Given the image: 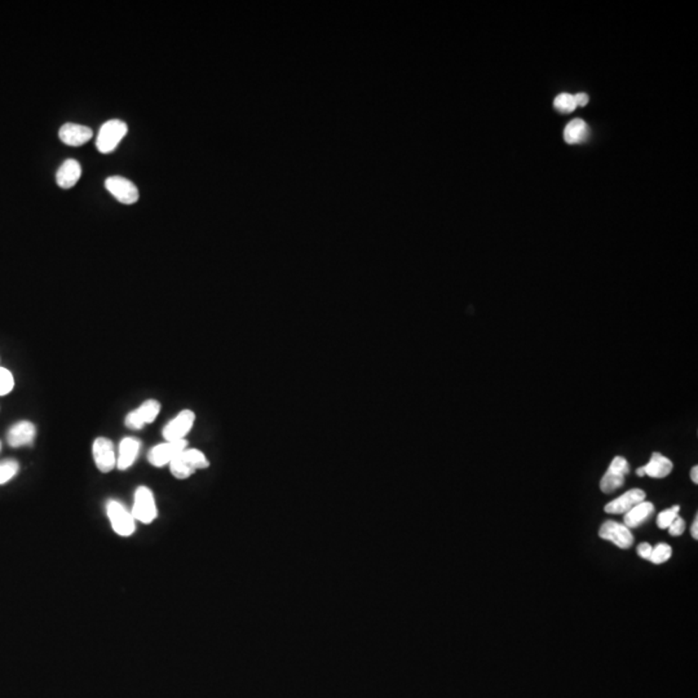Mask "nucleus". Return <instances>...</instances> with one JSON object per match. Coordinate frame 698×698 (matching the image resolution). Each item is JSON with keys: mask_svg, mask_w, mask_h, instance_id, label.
<instances>
[{"mask_svg": "<svg viewBox=\"0 0 698 698\" xmlns=\"http://www.w3.org/2000/svg\"><path fill=\"white\" fill-rule=\"evenodd\" d=\"M132 516L143 524H152L158 516L154 494L146 486H138L135 492Z\"/></svg>", "mask_w": 698, "mask_h": 698, "instance_id": "20e7f679", "label": "nucleus"}, {"mask_svg": "<svg viewBox=\"0 0 698 698\" xmlns=\"http://www.w3.org/2000/svg\"><path fill=\"white\" fill-rule=\"evenodd\" d=\"M59 135H60L61 141L64 144L69 145V146H80V145L88 143L92 138L94 132L90 127L76 124V123H66L60 128Z\"/></svg>", "mask_w": 698, "mask_h": 698, "instance_id": "2eb2a0df", "label": "nucleus"}, {"mask_svg": "<svg viewBox=\"0 0 698 698\" xmlns=\"http://www.w3.org/2000/svg\"><path fill=\"white\" fill-rule=\"evenodd\" d=\"M128 127L124 122L120 120H111L105 122L97 135L96 146L99 152L103 154L113 153L115 148L120 145L122 138L126 136Z\"/></svg>", "mask_w": 698, "mask_h": 698, "instance_id": "f03ea898", "label": "nucleus"}, {"mask_svg": "<svg viewBox=\"0 0 698 698\" xmlns=\"http://www.w3.org/2000/svg\"><path fill=\"white\" fill-rule=\"evenodd\" d=\"M169 466L172 476L179 480H187L189 477L193 476L197 471L208 469L210 460H207L205 453L198 449L187 448L184 452L180 453Z\"/></svg>", "mask_w": 698, "mask_h": 698, "instance_id": "f257e3e1", "label": "nucleus"}, {"mask_svg": "<svg viewBox=\"0 0 698 698\" xmlns=\"http://www.w3.org/2000/svg\"><path fill=\"white\" fill-rule=\"evenodd\" d=\"M18 466L16 460H3L0 462V485L9 483L18 473Z\"/></svg>", "mask_w": 698, "mask_h": 698, "instance_id": "aec40b11", "label": "nucleus"}, {"mask_svg": "<svg viewBox=\"0 0 698 698\" xmlns=\"http://www.w3.org/2000/svg\"><path fill=\"white\" fill-rule=\"evenodd\" d=\"M140 449H141V443L136 437H124L120 443V453L117 455V469L126 471L132 467L138 457Z\"/></svg>", "mask_w": 698, "mask_h": 698, "instance_id": "dca6fc26", "label": "nucleus"}, {"mask_svg": "<svg viewBox=\"0 0 698 698\" xmlns=\"http://www.w3.org/2000/svg\"><path fill=\"white\" fill-rule=\"evenodd\" d=\"M599 536L605 541H611L614 545L623 550L630 548L634 545V536L626 525L615 521H605L599 529Z\"/></svg>", "mask_w": 698, "mask_h": 698, "instance_id": "9b49d317", "label": "nucleus"}, {"mask_svg": "<svg viewBox=\"0 0 698 698\" xmlns=\"http://www.w3.org/2000/svg\"><path fill=\"white\" fill-rule=\"evenodd\" d=\"M36 436L34 423L29 420H21L9 428L7 441L12 448H22L33 445Z\"/></svg>", "mask_w": 698, "mask_h": 698, "instance_id": "f8f14e48", "label": "nucleus"}, {"mask_svg": "<svg viewBox=\"0 0 698 698\" xmlns=\"http://www.w3.org/2000/svg\"><path fill=\"white\" fill-rule=\"evenodd\" d=\"M106 513L111 520V528L120 536H131L136 530V520L132 516V512L118 502L109 501L106 504Z\"/></svg>", "mask_w": 698, "mask_h": 698, "instance_id": "7ed1b4c3", "label": "nucleus"}, {"mask_svg": "<svg viewBox=\"0 0 698 698\" xmlns=\"http://www.w3.org/2000/svg\"><path fill=\"white\" fill-rule=\"evenodd\" d=\"M671 555H673V550L670 546L666 545V543H658L656 547H653L649 562H653V564H664L667 560H670Z\"/></svg>", "mask_w": 698, "mask_h": 698, "instance_id": "412c9836", "label": "nucleus"}, {"mask_svg": "<svg viewBox=\"0 0 698 698\" xmlns=\"http://www.w3.org/2000/svg\"><path fill=\"white\" fill-rule=\"evenodd\" d=\"M629 472L630 467L627 460L623 457H615L600 481V489L603 490V493H613L614 490L620 489L625 483V476Z\"/></svg>", "mask_w": 698, "mask_h": 698, "instance_id": "1a4fd4ad", "label": "nucleus"}, {"mask_svg": "<svg viewBox=\"0 0 698 698\" xmlns=\"http://www.w3.org/2000/svg\"><path fill=\"white\" fill-rule=\"evenodd\" d=\"M92 455L97 469L109 473L117 467V454L114 443L106 437H97L92 445Z\"/></svg>", "mask_w": 698, "mask_h": 698, "instance_id": "0eeeda50", "label": "nucleus"}, {"mask_svg": "<svg viewBox=\"0 0 698 698\" xmlns=\"http://www.w3.org/2000/svg\"><path fill=\"white\" fill-rule=\"evenodd\" d=\"M690 478H692V481H693V483H695V484H698V467H697V466H695V467H693V469H692V471H690Z\"/></svg>", "mask_w": 698, "mask_h": 698, "instance_id": "c85d7f7f", "label": "nucleus"}, {"mask_svg": "<svg viewBox=\"0 0 698 698\" xmlns=\"http://www.w3.org/2000/svg\"><path fill=\"white\" fill-rule=\"evenodd\" d=\"M196 423V414L192 410L184 409L163 428V439L167 443L185 440L187 434L192 431Z\"/></svg>", "mask_w": 698, "mask_h": 698, "instance_id": "39448f33", "label": "nucleus"}, {"mask_svg": "<svg viewBox=\"0 0 698 698\" xmlns=\"http://www.w3.org/2000/svg\"><path fill=\"white\" fill-rule=\"evenodd\" d=\"M0 450H1V443H0Z\"/></svg>", "mask_w": 698, "mask_h": 698, "instance_id": "c756f323", "label": "nucleus"}, {"mask_svg": "<svg viewBox=\"0 0 698 698\" xmlns=\"http://www.w3.org/2000/svg\"><path fill=\"white\" fill-rule=\"evenodd\" d=\"M574 101L577 106H586L588 103V96L586 94H574Z\"/></svg>", "mask_w": 698, "mask_h": 698, "instance_id": "bb28decb", "label": "nucleus"}, {"mask_svg": "<svg viewBox=\"0 0 698 698\" xmlns=\"http://www.w3.org/2000/svg\"><path fill=\"white\" fill-rule=\"evenodd\" d=\"M15 388L13 374L6 367H0V396H6Z\"/></svg>", "mask_w": 698, "mask_h": 698, "instance_id": "5701e85b", "label": "nucleus"}, {"mask_svg": "<svg viewBox=\"0 0 698 698\" xmlns=\"http://www.w3.org/2000/svg\"><path fill=\"white\" fill-rule=\"evenodd\" d=\"M684 530H685V521L681 519V516L674 520L673 524L669 527V533L673 536H681Z\"/></svg>", "mask_w": 698, "mask_h": 698, "instance_id": "393cba45", "label": "nucleus"}, {"mask_svg": "<svg viewBox=\"0 0 698 698\" xmlns=\"http://www.w3.org/2000/svg\"><path fill=\"white\" fill-rule=\"evenodd\" d=\"M588 127L582 120H573L564 129V138L568 144H578L587 136Z\"/></svg>", "mask_w": 698, "mask_h": 698, "instance_id": "6ab92c4d", "label": "nucleus"}, {"mask_svg": "<svg viewBox=\"0 0 698 698\" xmlns=\"http://www.w3.org/2000/svg\"><path fill=\"white\" fill-rule=\"evenodd\" d=\"M105 187L123 205H134L138 199V189L136 185L122 176L108 178L105 180Z\"/></svg>", "mask_w": 698, "mask_h": 698, "instance_id": "9d476101", "label": "nucleus"}, {"mask_svg": "<svg viewBox=\"0 0 698 698\" xmlns=\"http://www.w3.org/2000/svg\"><path fill=\"white\" fill-rule=\"evenodd\" d=\"M652 550H653V547L647 543V542L640 543L638 546V555L640 557H643L644 560L649 562L650 560V555H652Z\"/></svg>", "mask_w": 698, "mask_h": 698, "instance_id": "a878e982", "label": "nucleus"}, {"mask_svg": "<svg viewBox=\"0 0 698 698\" xmlns=\"http://www.w3.org/2000/svg\"><path fill=\"white\" fill-rule=\"evenodd\" d=\"M690 534L697 541L698 539V516L695 518L693 520V524H692V528H690Z\"/></svg>", "mask_w": 698, "mask_h": 698, "instance_id": "cd10ccee", "label": "nucleus"}, {"mask_svg": "<svg viewBox=\"0 0 698 698\" xmlns=\"http://www.w3.org/2000/svg\"><path fill=\"white\" fill-rule=\"evenodd\" d=\"M82 167L76 159H66L62 163L56 173V183L62 189H70L74 187L80 179Z\"/></svg>", "mask_w": 698, "mask_h": 698, "instance_id": "f3484780", "label": "nucleus"}, {"mask_svg": "<svg viewBox=\"0 0 698 698\" xmlns=\"http://www.w3.org/2000/svg\"><path fill=\"white\" fill-rule=\"evenodd\" d=\"M187 448V440L163 443L155 445L148 454V460L154 467H164L169 466L180 453L184 452Z\"/></svg>", "mask_w": 698, "mask_h": 698, "instance_id": "6e6552de", "label": "nucleus"}, {"mask_svg": "<svg viewBox=\"0 0 698 698\" xmlns=\"http://www.w3.org/2000/svg\"><path fill=\"white\" fill-rule=\"evenodd\" d=\"M554 105L557 111H562V113H571L577 108L576 101H574V96L569 94H559L555 99Z\"/></svg>", "mask_w": 698, "mask_h": 698, "instance_id": "b1692460", "label": "nucleus"}, {"mask_svg": "<svg viewBox=\"0 0 698 698\" xmlns=\"http://www.w3.org/2000/svg\"><path fill=\"white\" fill-rule=\"evenodd\" d=\"M644 501H646V493L641 489H631L629 492L622 494L617 499L608 503L605 506V512L613 515H621V513L625 515L630 511L632 507Z\"/></svg>", "mask_w": 698, "mask_h": 698, "instance_id": "ddd939ff", "label": "nucleus"}, {"mask_svg": "<svg viewBox=\"0 0 698 698\" xmlns=\"http://www.w3.org/2000/svg\"><path fill=\"white\" fill-rule=\"evenodd\" d=\"M159 413H161V404L158 401L154 399L146 400L137 409L128 413L127 417L124 419V425L129 429L140 431L144 428L145 425L153 423L159 415Z\"/></svg>", "mask_w": 698, "mask_h": 698, "instance_id": "423d86ee", "label": "nucleus"}, {"mask_svg": "<svg viewBox=\"0 0 698 698\" xmlns=\"http://www.w3.org/2000/svg\"><path fill=\"white\" fill-rule=\"evenodd\" d=\"M679 511H681V507L674 506L671 508L661 512L657 518V527L660 529H669V527L673 524L674 520L679 516Z\"/></svg>", "mask_w": 698, "mask_h": 698, "instance_id": "4be33fe9", "label": "nucleus"}, {"mask_svg": "<svg viewBox=\"0 0 698 698\" xmlns=\"http://www.w3.org/2000/svg\"><path fill=\"white\" fill-rule=\"evenodd\" d=\"M655 513L653 503L641 502L632 507L630 511L625 513V525L627 528H639L644 522H647Z\"/></svg>", "mask_w": 698, "mask_h": 698, "instance_id": "a211bd4d", "label": "nucleus"}, {"mask_svg": "<svg viewBox=\"0 0 698 698\" xmlns=\"http://www.w3.org/2000/svg\"><path fill=\"white\" fill-rule=\"evenodd\" d=\"M673 469L674 464L671 460L660 453H653L648 464L636 469V475L640 477L648 475L653 478H664L671 473Z\"/></svg>", "mask_w": 698, "mask_h": 698, "instance_id": "4468645a", "label": "nucleus"}]
</instances>
